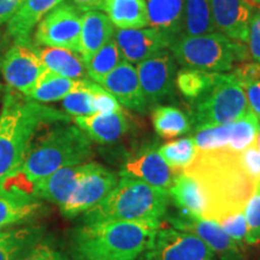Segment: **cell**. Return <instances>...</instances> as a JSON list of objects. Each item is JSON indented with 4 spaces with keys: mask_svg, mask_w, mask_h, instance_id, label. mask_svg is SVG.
<instances>
[{
    "mask_svg": "<svg viewBox=\"0 0 260 260\" xmlns=\"http://www.w3.org/2000/svg\"><path fill=\"white\" fill-rule=\"evenodd\" d=\"M251 109L245 89L233 73H218L213 86L194 102L191 124L195 130L229 124L241 118Z\"/></svg>",
    "mask_w": 260,
    "mask_h": 260,
    "instance_id": "obj_7",
    "label": "cell"
},
{
    "mask_svg": "<svg viewBox=\"0 0 260 260\" xmlns=\"http://www.w3.org/2000/svg\"><path fill=\"white\" fill-rule=\"evenodd\" d=\"M182 172L197 182L204 201L203 219L216 223L245 211L256 183L243 169L240 152L228 147L199 149L194 161Z\"/></svg>",
    "mask_w": 260,
    "mask_h": 260,
    "instance_id": "obj_1",
    "label": "cell"
},
{
    "mask_svg": "<svg viewBox=\"0 0 260 260\" xmlns=\"http://www.w3.org/2000/svg\"><path fill=\"white\" fill-rule=\"evenodd\" d=\"M240 158H241L242 167L247 174L254 181L260 180V157L256 140L254 144L240 152Z\"/></svg>",
    "mask_w": 260,
    "mask_h": 260,
    "instance_id": "obj_41",
    "label": "cell"
},
{
    "mask_svg": "<svg viewBox=\"0 0 260 260\" xmlns=\"http://www.w3.org/2000/svg\"><path fill=\"white\" fill-rule=\"evenodd\" d=\"M139 260H217L203 240L175 228L159 229L153 245Z\"/></svg>",
    "mask_w": 260,
    "mask_h": 260,
    "instance_id": "obj_9",
    "label": "cell"
},
{
    "mask_svg": "<svg viewBox=\"0 0 260 260\" xmlns=\"http://www.w3.org/2000/svg\"><path fill=\"white\" fill-rule=\"evenodd\" d=\"M218 224L228 236L232 237L240 247H243L247 233L245 211L224 217L223 219L219 220Z\"/></svg>",
    "mask_w": 260,
    "mask_h": 260,
    "instance_id": "obj_39",
    "label": "cell"
},
{
    "mask_svg": "<svg viewBox=\"0 0 260 260\" xmlns=\"http://www.w3.org/2000/svg\"><path fill=\"white\" fill-rule=\"evenodd\" d=\"M46 211L38 198L0 187V230L31 222Z\"/></svg>",
    "mask_w": 260,
    "mask_h": 260,
    "instance_id": "obj_19",
    "label": "cell"
},
{
    "mask_svg": "<svg viewBox=\"0 0 260 260\" xmlns=\"http://www.w3.org/2000/svg\"><path fill=\"white\" fill-rule=\"evenodd\" d=\"M39 57L47 70L68 79L82 80L87 75L86 64L80 53L60 47L38 48Z\"/></svg>",
    "mask_w": 260,
    "mask_h": 260,
    "instance_id": "obj_26",
    "label": "cell"
},
{
    "mask_svg": "<svg viewBox=\"0 0 260 260\" xmlns=\"http://www.w3.org/2000/svg\"><path fill=\"white\" fill-rule=\"evenodd\" d=\"M118 178L112 171L96 162H90L87 174L69 200L60 206L65 218H75L99 204L116 186Z\"/></svg>",
    "mask_w": 260,
    "mask_h": 260,
    "instance_id": "obj_12",
    "label": "cell"
},
{
    "mask_svg": "<svg viewBox=\"0 0 260 260\" xmlns=\"http://www.w3.org/2000/svg\"><path fill=\"white\" fill-rule=\"evenodd\" d=\"M155 133L164 139H172L190 132L191 123L186 113L172 106H157L152 112Z\"/></svg>",
    "mask_w": 260,
    "mask_h": 260,
    "instance_id": "obj_30",
    "label": "cell"
},
{
    "mask_svg": "<svg viewBox=\"0 0 260 260\" xmlns=\"http://www.w3.org/2000/svg\"><path fill=\"white\" fill-rule=\"evenodd\" d=\"M230 128H232V123L198 130L197 135L194 138L198 149L209 151V149L228 147L230 138Z\"/></svg>",
    "mask_w": 260,
    "mask_h": 260,
    "instance_id": "obj_37",
    "label": "cell"
},
{
    "mask_svg": "<svg viewBox=\"0 0 260 260\" xmlns=\"http://www.w3.org/2000/svg\"><path fill=\"white\" fill-rule=\"evenodd\" d=\"M198 146L193 138H184L171 141L158 149L159 154L176 174L189 167L198 154Z\"/></svg>",
    "mask_w": 260,
    "mask_h": 260,
    "instance_id": "obj_32",
    "label": "cell"
},
{
    "mask_svg": "<svg viewBox=\"0 0 260 260\" xmlns=\"http://www.w3.org/2000/svg\"><path fill=\"white\" fill-rule=\"evenodd\" d=\"M64 0H23L8 22V31L15 41L28 42L29 34L47 14Z\"/></svg>",
    "mask_w": 260,
    "mask_h": 260,
    "instance_id": "obj_22",
    "label": "cell"
},
{
    "mask_svg": "<svg viewBox=\"0 0 260 260\" xmlns=\"http://www.w3.org/2000/svg\"><path fill=\"white\" fill-rule=\"evenodd\" d=\"M169 190L133 177H121L113 189L83 213V224L98 222H160L169 203Z\"/></svg>",
    "mask_w": 260,
    "mask_h": 260,
    "instance_id": "obj_5",
    "label": "cell"
},
{
    "mask_svg": "<svg viewBox=\"0 0 260 260\" xmlns=\"http://www.w3.org/2000/svg\"><path fill=\"white\" fill-rule=\"evenodd\" d=\"M115 37V25L105 14L100 11H87L82 14L80 35V56L84 64L98 50Z\"/></svg>",
    "mask_w": 260,
    "mask_h": 260,
    "instance_id": "obj_21",
    "label": "cell"
},
{
    "mask_svg": "<svg viewBox=\"0 0 260 260\" xmlns=\"http://www.w3.org/2000/svg\"><path fill=\"white\" fill-rule=\"evenodd\" d=\"M119 175L121 177H133L153 187L169 190L178 174L169 168L158 149L147 147L132 155L123 164Z\"/></svg>",
    "mask_w": 260,
    "mask_h": 260,
    "instance_id": "obj_15",
    "label": "cell"
},
{
    "mask_svg": "<svg viewBox=\"0 0 260 260\" xmlns=\"http://www.w3.org/2000/svg\"><path fill=\"white\" fill-rule=\"evenodd\" d=\"M218 73H207L198 69H182L176 74L177 89L189 102L194 103L205 95L213 86Z\"/></svg>",
    "mask_w": 260,
    "mask_h": 260,
    "instance_id": "obj_31",
    "label": "cell"
},
{
    "mask_svg": "<svg viewBox=\"0 0 260 260\" xmlns=\"http://www.w3.org/2000/svg\"><path fill=\"white\" fill-rule=\"evenodd\" d=\"M3 76L10 88L23 95L30 92L46 68L39 57L38 48L28 42L16 41L0 63Z\"/></svg>",
    "mask_w": 260,
    "mask_h": 260,
    "instance_id": "obj_10",
    "label": "cell"
},
{
    "mask_svg": "<svg viewBox=\"0 0 260 260\" xmlns=\"http://www.w3.org/2000/svg\"><path fill=\"white\" fill-rule=\"evenodd\" d=\"M0 94H2V87H0Z\"/></svg>",
    "mask_w": 260,
    "mask_h": 260,
    "instance_id": "obj_47",
    "label": "cell"
},
{
    "mask_svg": "<svg viewBox=\"0 0 260 260\" xmlns=\"http://www.w3.org/2000/svg\"><path fill=\"white\" fill-rule=\"evenodd\" d=\"M148 25L176 39L183 31V0H147Z\"/></svg>",
    "mask_w": 260,
    "mask_h": 260,
    "instance_id": "obj_24",
    "label": "cell"
},
{
    "mask_svg": "<svg viewBox=\"0 0 260 260\" xmlns=\"http://www.w3.org/2000/svg\"><path fill=\"white\" fill-rule=\"evenodd\" d=\"M82 11L74 4L61 3L38 24L35 41L40 46L60 47L79 53Z\"/></svg>",
    "mask_w": 260,
    "mask_h": 260,
    "instance_id": "obj_8",
    "label": "cell"
},
{
    "mask_svg": "<svg viewBox=\"0 0 260 260\" xmlns=\"http://www.w3.org/2000/svg\"><path fill=\"white\" fill-rule=\"evenodd\" d=\"M168 222L175 229L197 235L209 246L219 260H245L242 247L228 236L218 223L182 214L177 217H169Z\"/></svg>",
    "mask_w": 260,
    "mask_h": 260,
    "instance_id": "obj_14",
    "label": "cell"
},
{
    "mask_svg": "<svg viewBox=\"0 0 260 260\" xmlns=\"http://www.w3.org/2000/svg\"><path fill=\"white\" fill-rule=\"evenodd\" d=\"M247 47H248L251 58L256 63H260V11L254 12L249 22Z\"/></svg>",
    "mask_w": 260,
    "mask_h": 260,
    "instance_id": "obj_42",
    "label": "cell"
},
{
    "mask_svg": "<svg viewBox=\"0 0 260 260\" xmlns=\"http://www.w3.org/2000/svg\"><path fill=\"white\" fill-rule=\"evenodd\" d=\"M79 80L68 79L50 70H45L35 83L27 98L38 103H53L63 100L70 92L76 88Z\"/></svg>",
    "mask_w": 260,
    "mask_h": 260,
    "instance_id": "obj_28",
    "label": "cell"
},
{
    "mask_svg": "<svg viewBox=\"0 0 260 260\" xmlns=\"http://www.w3.org/2000/svg\"><path fill=\"white\" fill-rule=\"evenodd\" d=\"M99 84L111 93L121 105L133 111L144 112L147 109L148 104L140 86L138 71L132 63L122 60Z\"/></svg>",
    "mask_w": 260,
    "mask_h": 260,
    "instance_id": "obj_17",
    "label": "cell"
},
{
    "mask_svg": "<svg viewBox=\"0 0 260 260\" xmlns=\"http://www.w3.org/2000/svg\"><path fill=\"white\" fill-rule=\"evenodd\" d=\"M90 162L61 168L42 178L32 187V194L40 200L63 206L75 193L89 169Z\"/></svg>",
    "mask_w": 260,
    "mask_h": 260,
    "instance_id": "obj_18",
    "label": "cell"
},
{
    "mask_svg": "<svg viewBox=\"0 0 260 260\" xmlns=\"http://www.w3.org/2000/svg\"><path fill=\"white\" fill-rule=\"evenodd\" d=\"M247 2H248L249 4H252V5L260 6V0H247Z\"/></svg>",
    "mask_w": 260,
    "mask_h": 260,
    "instance_id": "obj_45",
    "label": "cell"
},
{
    "mask_svg": "<svg viewBox=\"0 0 260 260\" xmlns=\"http://www.w3.org/2000/svg\"><path fill=\"white\" fill-rule=\"evenodd\" d=\"M45 236L39 225L0 230V260H21Z\"/></svg>",
    "mask_w": 260,
    "mask_h": 260,
    "instance_id": "obj_23",
    "label": "cell"
},
{
    "mask_svg": "<svg viewBox=\"0 0 260 260\" xmlns=\"http://www.w3.org/2000/svg\"><path fill=\"white\" fill-rule=\"evenodd\" d=\"M77 260H103V259H92V258H77Z\"/></svg>",
    "mask_w": 260,
    "mask_h": 260,
    "instance_id": "obj_46",
    "label": "cell"
},
{
    "mask_svg": "<svg viewBox=\"0 0 260 260\" xmlns=\"http://www.w3.org/2000/svg\"><path fill=\"white\" fill-rule=\"evenodd\" d=\"M69 121L67 113L9 87L0 112V182L19 167L42 125Z\"/></svg>",
    "mask_w": 260,
    "mask_h": 260,
    "instance_id": "obj_2",
    "label": "cell"
},
{
    "mask_svg": "<svg viewBox=\"0 0 260 260\" xmlns=\"http://www.w3.org/2000/svg\"><path fill=\"white\" fill-rule=\"evenodd\" d=\"M103 10L118 29L145 28L148 25L146 0H104Z\"/></svg>",
    "mask_w": 260,
    "mask_h": 260,
    "instance_id": "obj_25",
    "label": "cell"
},
{
    "mask_svg": "<svg viewBox=\"0 0 260 260\" xmlns=\"http://www.w3.org/2000/svg\"><path fill=\"white\" fill-rule=\"evenodd\" d=\"M22 2H23V0H22Z\"/></svg>",
    "mask_w": 260,
    "mask_h": 260,
    "instance_id": "obj_48",
    "label": "cell"
},
{
    "mask_svg": "<svg viewBox=\"0 0 260 260\" xmlns=\"http://www.w3.org/2000/svg\"><path fill=\"white\" fill-rule=\"evenodd\" d=\"M80 11H99L103 10L104 0H71Z\"/></svg>",
    "mask_w": 260,
    "mask_h": 260,
    "instance_id": "obj_44",
    "label": "cell"
},
{
    "mask_svg": "<svg viewBox=\"0 0 260 260\" xmlns=\"http://www.w3.org/2000/svg\"><path fill=\"white\" fill-rule=\"evenodd\" d=\"M169 195L180 210L182 216L203 219L204 201L197 182L184 172H180L169 188Z\"/></svg>",
    "mask_w": 260,
    "mask_h": 260,
    "instance_id": "obj_27",
    "label": "cell"
},
{
    "mask_svg": "<svg viewBox=\"0 0 260 260\" xmlns=\"http://www.w3.org/2000/svg\"><path fill=\"white\" fill-rule=\"evenodd\" d=\"M65 113L73 117L89 116L96 113L93 95L87 86V80H79L76 88L61 100Z\"/></svg>",
    "mask_w": 260,
    "mask_h": 260,
    "instance_id": "obj_35",
    "label": "cell"
},
{
    "mask_svg": "<svg viewBox=\"0 0 260 260\" xmlns=\"http://www.w3.org/2000/svg\"><path fill=\"white\" fill-rule=\"evenodd\" d=\"M22 0H0V24L10 21L21 5Z\"/></svg>",
    "mask_w": 260,
    "mask_h": 260,
    "instance_id": "obj_43",
    "label": "cell"
},
{
    "mask_svg": "<svg viewBox=\"0 0 260 260\" xmlns=\"http://www.w3.org/2000/svg\"><path fill=\"white\" fill-rule=\"evenodd\" d=\"M136 71L148 105L164 102L174 94L176 86V65L175 58L169 50L140 61Z\"/></svg>",
    "mask_w": 260,
    "mask_h": 260,
    "instance_id": "obj_11",
    "label": "cell"
},
{
    "mask_svg": "<svg viewBox=\"0 0 260 260\" xmlns=\"http://www.w3.org/2000/svg\"><path fill=\"white\" fill-rule=\"evenodd\" d=\"M217 30L234 41L247 45L249 22L254 11L247 0H209Z\"/></svg>",
    "mask_w": 260,
    "mask_h": 260,
    "instance_id": "obj_16",
    "label": "cell"
},
{
    "mask_svg": "<svg viewBox=\"0 0 260 260\" xmlns=\"http://www.w3.org/2000/svg\"><path fill=\"white\" fill-rule=\"evenodd\" d=\"M21 260H68L50 237L44 236Z\"/></svg>",
    "mask_w": 260,
    "mask_h": 260,
    "instance_id": "obj_40",
    "label": "cell"
},
{
    "mask_svg": "<svg viewBox=\"0 0 260 260\" xmlns=\"http://www.w3.org/2000/svg\"><path fill=\"white\" fill-rule=\"evenodd\" d=\"M74 123L92 141L102 145L115 144L129 130V121L123 111L74 117Z\"/></svg>",
    "mask_w": 260,
    "mask_h": 260,
    "instance_id": "obj_20",
    "label": "cell"
},
{
    "mask_svg": "<svg viewBox=\"0 0 260 260\" xmlns=\"http://www.w3.org/2000/svg\"><path fill=\"white\" fill-rule=\"evenodd\" d=\"M115 40L122 58L128 63H140L148 58L169 50L175 41L167 32L155 28L117 29Z\"/></svg>",
    "mask_w": 260,
    "mask_h": 260,
    "instance_id": "obj_13",
    "label": "cell"
},
{
    "mask_svg": "<svg viewBox=\"0 0 260 260\" xmlns=\"http://www.w3.org/2000/svg\"><path fill=\"white\" fill-rule=\"evenodd\" d=\"M175 60L188 69L228 73L249 56L247 45L234 41L219 31L198 37L181 35L169 48Z\"/></svg>",
    "mask_w": 260,
    "mask_h": 260,
    "instance_id": "obj_6",
    "label": "cell"
},
{
    "mask_svg": "<svg viewBox=\"0 0 260 260\" xmlns=\"http://www.w3.org/2000/svg\"><path fill=\"white\" fill-rule=\"evenodd\" d=\"M247 233L245 242L255 245L260 241V180L256 181L254 191L245 207Z\"/></svg>",
    "mask_w": 260,
    "mask_h": 260,
    "instance_id": "obj_36",
    "label": "cell"
},
{
    "mask_svg": "<svg viewBox=\"0 0 260 260\" xmlns=\"http://www.w3.org/2000/svg\"><path fill=\"white\" fill-rule=\"evenodd\" d=\"M92 157V140L77 125L61 122L30 146L19 167L9 178L22 182L19 189L32 195V187L61 168L82 164Z\"/></svg>",
    "mask_w": 260,
    "mask_h": 260,
    "instance_id": "obj_3",
    "label": "cell"
},
{
    "mask_svg": "<svg viewBox=\"0 0 260 260\" xmlns=\"http://www.w3.org/2000/svg\"><path fill=\"white\" fill-rule=\"evenodd\" d=\"M87 86L93 95L94 105H95L96 112L110 113V112H119L123 111L121 104L118 100L109 93L105 88H103L100 84L94 82V81L87 80Z\"/></svg>",
    "mask_w": 260,
    "mask_h": 260,
    "instance_id": "obj_38",
    "label": "cell"
},
{
    "mask_svg": "<svg viewBox=\"0 0 260 260\" xmlns=\"http://www.w3.org/2000/svg\"><path fill=\"white\" fill-rule=\"evenodd\" d=\"M160 222H98L83 224L74 233L77 258L135 260L153 245Z\"/></svg>",
    "mask_w": 260,
    "mask_h": 260,
    "instance_id": "obj_4",
    "label": "cell"
},
{
    "mask_svg": "<svg viewBox=\"0 0 260 260\" xmlns=\"http://www.w3.org/2000/svg\"><path fill=\"white\" fill-rule=\"evenodd\" d=\"M214 31L217 28L209 0H183V31L181 35L198 37Z\"/></svg>",
    "mask_w": 260,
    "mask_h": 260,
    "instance_id": "obj_29",
    "label": "cell"
},
{
    "mask_svg": "<svg viewBox=\"0 0 260 260\" xmlns=\"http://www.w3.org/2000/svg\"><path fill=\"white\" fill-rule=\"evenodd\" d=\"M260 132V121L251 109L245 116L232 123L228 148L234 152H242L243 149L255 142Z\"/></svg>",
    "mask_w": 260,
    "mask_h": 260,
    "instance_id": "obj_34",
    "label": "cell"
},
{
    "mask_svg": "<svg viewBox=\"0 0 260 260\" xmlns=\"http://www.w3.org/2000/svg\"><path fill=\"white\" fill-rule=\"evenodd\" d=\"M122 61V54L115 38L106 42L104 46L93 54L86 63L87 76L99 84L102 80L110 74Z\"/></svg>",
    "mask_w": 260,
    "mask_h": 260,
    "instance_id": "obj_33",
    "label": "cell"
}]
</instances>
